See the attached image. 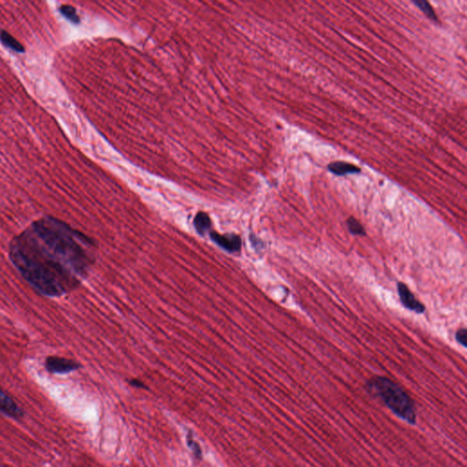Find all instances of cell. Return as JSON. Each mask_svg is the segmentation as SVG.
Instances as JSON below:
<instances>
[{"label":"cell","mask_w":467,"mask_h":467,"mask_svg":"<svg viewBox=\"0 0 467 467\" xmlns=\"http://www.w3.org/2000/svg\"><path fill=\"white\" fill-rule=\"evenodd\" d=\"M60 11H61V13H62L66 19L71 20V22H73V23H79L80 18H79L78 14H77V11H76L74 7L69 5H63L60 8Z\"/></svg>","instance_id":"12"},{"label":"cell","mask_w":467,"mask_h":467,"mask_svg":"<svg viewBox=\"0 0 467 467\" xmlns=\"http://www.w3.org/2000/svg\"><path fill=\"white\" fill-rule=\"evenodd\" d=\"M90 237L53 217L34 221L10 242L9 256L39 294L61 297L80 286L94 261Z\"/></svg>","instance_id":"1"},{"label":"cell","mask_w":467,"mask_h":467,"mask_svg":"<svg viewBox=\"0 0 467 467\" xmlns=\"http://www.w3.org/2000/svg\"><path fill=\"white\" fill-rule=\"evenodd\" d=\"M129 383L133 387L141 388V389H145L146 388V386L144 385V383L142 381L138 380V379H132L131 381H129Z\"/></svg>","instance_id":"15"},{"label":"cell","mask_w":467,"mask_h":467,"mask_svg":"<svg viewBox=\"0 0 467 467\" xmlns=\"http://www.w3.org/2000/svg\"><path fill=\"white\" fill-rule=\"evenodd\" d=\"M45 367L47 369V372L53 374H66L80 369V364L72 359L57 356H50L46 359Z\"/></svg>","instance_id":"3"},{"label":"cell","mask_w":467,"mask_h":467,"mask_svg":"<svg viewBox=\"0 0 467 467\" xmlns=\"http://www.w3.org/2000/svg\"><path fill=\"white\" fill-rule=\"evenodd\" d=\"M367 385L369 390L383 401L394 414L410 425L416 424L414 402L396 382L386 377L377 376L371 379Z\"/></svg>","instance_id":"2"},{"label":"cell","mask_w":467,"mask_h":467,"mask_svg":"<svg viewBox=\"0 0 467 467\" xmlns=\"http://www.w3.org/2000/svg\"><path fill=\"white\" fill-rule=\"evenodd\" d=\"M187 444H188L189 448L193 451L194 457L201 460L202 459V449L200 447L198 443H196L194 439L192 437L191 432H189V434L187 435Z\"/></svg>","instance_id":"13"},{"label":"cell","mask_w":467,"mask_h":467,"mask_svg":"<svg viewBox=\"0 0 467 467\" xmlns=\"http://www.w3.org/2000/svg\"><path fill=\"white\" fill-rule=\"evenodd\" d=\"M347 226L349 231L353 235V236H364L366 235V232L362 225L354 217H349L347 220Z\"/></svg>","instance_id":"11"},{"label":"cell","mask_w":467,"mask_h":467,"mask_svg":"<svg viewBox=\"0 0 467 467\" xmlns=\"http://www.w3.org/2000/svg\"><path fill=\"white\" fill-rule=\"evenodd\" d=\"M0 413L14 419H19L23 416V411L16 401L0 389Z\"/></svg>","instance_id":"6"},{"label":"cell","mask_w":467,"mask_h":467,"mask_svg":"<svg viewBox=\"0 0 467 467\" xmlns=\"http://www.w3.org/2000/svg\"><path fill=\"white\" fill-rule=\"evenodd\" d=\"M413 3L416 4L418 9L425 13V16L428 18V19H431V20H434V21H437V17L435 15V12L434 10H433L432 6L430 5L429 2L425 1V0H416V1H413Z\"/></svg>","instance_id":"10"},{"label":"cell","mask_w":467,"mask_h":467,"mask_svg":"<svg viewBox=\"0 0 467 467\" xmlns=\"http://www.w3.org/2000/svg\"><path fill=\"white\" fill-rule=\"evenodd\" d=\"M328 169L332 174L338 175V176H343L346 175H353V174H358L360 172V169L357 166H353L349 163L346 162H334L331 163L328 166Z\"/></svg>","instance_id":"7"},{"label":"cell","mask_w":467,"mask_h":467,"mask_svg":"<svg viewBox=\"0 0 467 467\" xmlns=\"http://www.w3.org/2000/svg\"><path fill=\"white\" fill-rule=\"evenodd\" d=\"M466 336L467 331L464 328L457 331L456 334H455V339L457 340L458 343H460V344L462 345V347H464V348H466L467 347Z\"/></svg>","instance_id":"14"},{"label":"cell","mask_w":467,"mask_h":467,"mask_svg":"<svg viewBox=\"0 0 467 467\" xmlns=\"http://www.w3.org/2000/svg\"><path fill=\"white\" fill-rule=\"evenodd\" d=\"M0 39H1V41L5 46L10 47L11 49H13L14 51L24 52V50H25L22 44L19 42L14 37H12L10 33L6 32V31H2L0 33Z\"/></svg>","instance_id":"9"},{"label":"cell","mask_w":467,"mask_h":467,"mask_svg":"<svg viewBox=\"0 0 467 467\" xmlns=\"http://www.w3.org/2000/svg\"><path fill=\"white\" fill-rule=\"evenodd\" d=\"M210 237L224 250L230 253H236L240 251L242 242L240 237L236 235H220L217 232H211Z\"/></svg>","instance_id":"5"},{"label":"cell","mask_w":467,"mask_h":467,"mask_svg":"<svg viewBox=\"0 0 467 467\" xmlns=\"http://www.w3.org/2000/svg\"><path fill=\"white\" fill-rule=\"evenodd\" d=\"M194 226L200 235H204L212 227L211 219L206 213L199 212L194 219Z\"/></svg>","instance_id":"8"},{"label":"cell","mask_w":467,"mask_h":467,"mask_svg":"<svg viewBox=\"0 0 467 467\" xmlns=\"http://www.w3.org/2000/svg\"><path fill=\"white\" fill-rule=\"evenodd\" d=\"M397 288H398V293H399L401 304L406 308L410 309L411 312H416L418 314L425 312V306L416 299L414 295L410 292V289L408 288L405 284L399 282L397 285Z\"/></svg>","instance_id":"4"}]
</instances>
